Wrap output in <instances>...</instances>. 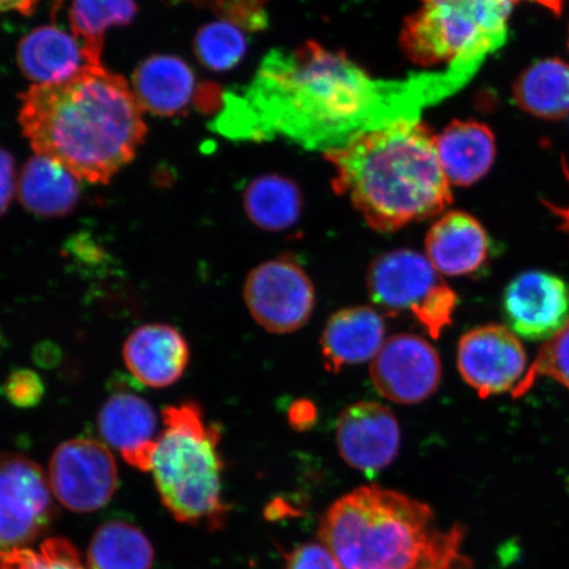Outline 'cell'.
<instances>
[{
	"label": "cell",
	"instance_id": "22",
	"mask_svg": "<svg viewBox=\"0 0 569 569\" xmlns=\"http://www.w3.org/2000/svg\"><path fill=\"white\" fill-rule=\"evenodd\" d=\"M21 204L36 216L66 217L80 202L78 178L51 159L36 156L28 161L18 182Z\"/></svg>",
	"mask_w": 569,
	"mask_h": 569
},
{
	"label": "cell",
	"instance_id": "26",
	"mask_svg": "<svg viewBox=\"0 0 569 569\" xmlns=\"http://www.w3.org/2000/svg\"><path fill=\"white\" fill-rule=\"evenodd\" d=\"M151 542L134 526L111 521L99 528L88 551L89 569H151Z\"/></svg>",
	"mask_w": 569,
	"mask_h": 569
},
{
	"label": "cell",
	"instance_id": "5",
	"mask_svg": "<svg viewBox=\"0 0 569 569\" xmlns=\"http://www.w3.org/2000/svg\"><path fill=\"white\" fill-rule=\"evenodd\" d=\"M162 423L151 467L162 503L177 521L220 528L229 511L222 495L220 427L191 401L163 409Z\"/></svg>",
	"mask_w": 569,
	"mask_h": 569
},
{
	"label": "cell",
	"instance_id": "30",
	"mask_svg": "<svg viewBox=\"0 0 569 569\" xmlns=\"http://www.w3.org/2000/svg\"><path fill=\"white\" fill-rule=\"evenodd\" d=\"M3 395L13 407L30 409L41 402L46 387L38 373L30 369H18L7 377Z\"/></svg>",
	"mask_w": 569,
	"mask_h": 569
},
{
	"label": "cell",
	"instance_id": "8",
	"mask_svg": "<svg viewBox=\"0 0 569 569\" xmlns=\"http://www.w3.org/2000/svg\"><path fill=\"white\" fill-rule=\"evenodd\" d=\"M243 295L254 322L272 333L302 329L316 308L315 284L291 256L283 254L253 268Z\"/></svg>",
	"mask_w": 569,
	"mask_h": 569
},
{
	"label": "cell",
	"instance_id": "14",
	"mask_svg": "<svg viewBox=\"0 0 569 569\" xmlns=\"http://www.w3.org/2000/svg\"><path fill=\"white\" fill-rule=\"evenodd\" d=\"M337 445L348 466L365 473L379 472L400 452V425L383 405L356 402L338 418Z\"/></svg>",
	"mask_w": 569,
	"mask_h": 569
},
{
	"label": "cell",
	"instance_id": "27",
	"mask_svg": "<svg viewBox=\"0 0 569 569\" xmlns=\"http://www.w3.org/2000/svg\"><path fill=\"white\" fill-rule=\"evenodd\" d=\"M194 53L204 68L227 71L243 60L248 49L244 28L220 19L206 24L194 39Z\"/></svg>",
	"mask_w": 569,
	"mask_h": 569
},
{
	"label": "cell",
	"instance_id": "23",
	"mask_svg": "<svg viewBox=\"0 0 569 569\" xmlns=\"http://www.w3.org/2000/svg\"><path fill=\"white\" fill-rule=\"evenodd\" d=\"M513 99L519 109L545 120L569 116V63L545 59L531 63L513 84Z\"/></svg>",
	"mask_w": 569,
	"mask_h": 569
},
{
	"label": "cell",
	"instance_id": "16",
	"mask_svg": "<svg viewBox=\"0 0 569 569\" xmlns=\"http://www.w3.org/2000/svg\"><path fill=\"white\" fill-rule=\"evenodd\" d=\"M128 371L144 386L162 389L173 386L187 371L190 348L173 326L151 323L139 327L123 346Z\"/></svg>",
	"mask_w": 569,
	"mask_h": 569
},
{
	"label": "cell",
	"instance_id": "12",
	"mask_svg": "<svg viewBox=\"0 0 569 569\" xmlns=\"http://www.w3.org/2000/svg\"><path fill=\"white\" fill-rule=\"evenodd\" d=\"M526 365L525 348L508 327H476L459 341V372L481 398L513 391L526 375Z\"/></svg>",
	"mask_w": 569,
	"mask_h": 569
},
{
	"label": "cell",
	"instance_id": "7",
	"mask_svg": "<svg viewBox=\"0 0 569 569\" xmlns=\"http://www.w3.org/2000/svg\"><path fill=\"white\" fill-rule=\"evenodd\" d=\"M369 297L390 317L409 312L433 339L452 323L458 296L426 256L397 249L377 256L367 276Z\"/></svg>",
	"mask_w": 569,
	"mask_h": 569
},
{
	"label": "cell",
	"instance_id": "24",
	"mask_svg": "<svg viewBox=\"0 0 569 569\" xmlns=\"http://www.w3.org/2000/svg\"><path fill=\"white\" fill-rule=\"evenodd\" d=\"M243 204L247 217L259 229L281 232L300 220L303 198L300 188L289 178L267 174L248 184Z\"/></svg>",
	"mask_w": 569,
	"mask_h": 569
},
{
	"label": "cell",
	"instance_id": "6",
	"mask_svg": "<svg viewBox=\"0 0 569 569\" xmlns=\"http://www.w3.org/2000/svg\"><path fill=\"white\" fill-rule=\"evenodd\" d=\"M405 21L401 47L416 66H445L476 76L507 44L517 0H419Z\"/></svg>",
	"mask_w": 569,
	"mask_h": 569
},
{
	"label": "cell",
	"instance_id": "2",
	"mask_svg": "<svg viewBox=\"0 0 569 569\" xmlns=\"http://www.w3.org/2000/svg\"><path fill=\"white\" fill-rule=\"evenodd\" d=\"M20 99L21 130L36 154L78 180L110 182L147 134L133 90L102 67L83 68L66 82L33 84Z\"/></svg>",
	"mask_w": 569,
	"mask_h": 569
},
{
	"label": "cell",
	"instance_id": "32",
	"mask_svg": "<svg viewBox=\"0 0 569 569\" xmlns=\"http://www.w3.org/2000/svg\"><path fill=\"white\" fill-rule=\"evenodd\" d=\"M16 187V161L10 152L0 148V217L9 210Z\"/></svg>",
	"mask_w": 569,
	"mask_h": 569
},
{
	"label": "cell",
	"instance_id": "9",
	"mask_svg": "<svg viewBox=\"0 0 569 569\" xmlns=\"http://www.w3.org/2000/svg\"><path fill=\"white\" fill-rule=\"evenodd\" d=\"M48 476L30 458L0 453V552L23 549L54 517Z\"/></svg>",
	"mask_w": 569,
	"mask_h": 569
},
{
	"label": "cell",
	"instance_id": "10",
	"mask_svg": "<svg viewBox=\"0 0 569 569\" xmlns=\"http://www.w3.org/2000/svg\"><path fill=\"white\" fill-rule=\"evenodd\" d=\"M49 486L63 507L89 513L109 503L118 488V467L111 451L98 440L77 438L56 448Z\"/></svg>",
	"mask_w": 569,
	"mask_h": 569
},
{
	"label": "cell",
	"instance_id": "28",
	"mask_svg": "<svg viewBox=\"0 0 569 569\" xmlns=\"http://www.w3.org/2000/svg\"><path fill=\"white\" fill-rule=\"evenodd\" d=\"M549 377L569 390V318L561 329L546 340L521 382L511 391L515 398L528 395L539 379Z\"/></svg>",
	"mask_w": 569,
	"mask_h": 569
},
{
	"label": "cell",
	"instance_id": "35",
	"mask_svg": "<svg viewBox=\"0 0 569 569\" xmlns=\"http://www.w3.org/2000/svg\"><path fill=\"white\" fill-rule=\"evenodd\" d=\"M39 0H0V12L17 11L21 16H32Z\"/></svg>",
	"mask_w": 569,
	"mask_h": 569
},
{
	"label": "cell",
	"instance_id": "1",
	"mask_svg": "<svg viewBox=\"0 0 569 569\" xmlns=\"http://www.w3.org/2000/svg\"><path fill=\"white\" fill-rule=\"evenodd\" d=\"M471 80L452 68L381 80L346 53L309 41L267 54L247 87L226 92L210 127L233 140L281 138L327 153L367 132L416 122Z\"/></svg>",
	"mask_w": 569,
	"mask_h": 569
},
{
	"label": "cell",
	"instance_id": "33",
	"mask_svg": "<svg viewBox=\"0 0 569 569\" xmlns=\"http://www.w3.org/2000/svg\"><path fill=\"white\" fill-rule=\"evenodd\" d=\"M316 416V409L309 402H297L290 409V422L296 429H309L315 423Z\"/></svg>",
	"mask_w": 569,
	"mask_h": 569
},
{
	"label": "cell",
	"instance_id": "31",
	"mask_svg": "<svg viewBox=\"0 0 569 569\" xmlns=\"http://www.w3.org/2000/svg\"><path fill=\"white\" fill-rule=\"evenodd\" d=\"M283 569H345L333 553L320 543H306L296 547L287 560Z\"/></svg>",
	"mask_w": 569,
	"mask_h": 569
},
{
	"label": "cell",
	"instance_id": "20",
	"mask_svg": "<svg viewBox=\"0 0 569 569\" xmlns=\"http://www.w3.org/2000/svg\"><path fill=\"white\" fill-rule=\"evenodd\" d=\"M133 94L141 109L153 116L174 117L187 109L196 96V74L177 56L148 57L133 73Z\"/></svg>",
	"mask_w": 569,
	"mask_h": 569
},
{
	"label": "cell",
	"instance_id": "25",
	"mask_svg": "<svg viewBox=\"0 0 569 569\" xmlns=\"http://www.w3.org/2000/svg\"><path fill=\"white\" fill-rule=\"evenodd\" d=\"M134 0H71L69 21L91 67H101L104 33L130 24L137 17Z\"/></svg>",
	"mask_w": 569,
	"mask_h": 569
},
{
	"label": "cell",
	"instance_id": "17",
	"mask_svg": "<svg viewBox=\"0 0 569 569\" xmlns=\"http://www.w3.org/2000/svg\"><path fill=\"white\" fill-rule=\"evenodd\" d=\"M426 258L440 274H473L487 264L490 239L483 226L471 213H442L430 227L425 240Z\"/></svg>",
	"mask_w": 569,
	"mask_h": 569
},
{
	"label": "cell",
	"instance_id": "36",
	"mask_svg": "<svg viewBox=\"0 0 569 569\" xmlns=\"http://www.w3.org/2000/svg\"><path fill=\"white\" fill-rule=\"evenodd\" d=\"M529 2L542 6L543 9L552 12L553 16L560 17L563 13L566 0H529Z\"/></svg>",
	"mask_w": 569,
	"mask_h": 569
},
{
	"label": "cell",
	"instance_id": "3",
	"mask_svg": "<svg viewBox=\"0 0 569 569\" xmlns=\"http://www.w3.org/2000/svg\"><path fill=\"white\" fill-rule=\"evenodd\" d=\"M326 159L333 168V190L350 198L376 231L396 232L437 218L452 203L436 134L421 120L361 134Z\"/></svg>",
	"mask_w": 569,
	"mask_h": 569
},
{
	"label": "cell",
	"instance_id": "21",
	"mask_svg": "<svg viewBox=\"0 0 569 569\" xmlns=\"http://www.w3.org/2000/svg\"><path fill=\"white\" fill-rule=\"evenodd\" d=\"M18 63L36 84L66 82L91 67L80 41L56 26H42L26 34L18 47Z\"/></svg>",
	"mask_w": 569,
	"mask_h": 569
},
{
	"label": "cell",
	"instance_id": "18",
	"mask_svg": "<svg viewBox=\"0 0 569 569\" xmlns=\"http://www.w3.org/2000/svg\"><path fill=\"white\" fill-rule=\"evenodd\" d=\"M386 323L366 306L341 309L326 323L320 347L327 371L373 360L386 343Z\"/></svg>",
	"mask_w": 569,
	"mask_h": 569
},
{
	"label": "cell",
	"instance_id": "11",
	"mask_svg": "<svg viewBox=\"0 0 569 569\" xmlns=\"http://www.w3.org/2000/svg\"><path fill=\"white\" fill-rule=\"evenodd\" d=\"M371 379L387 400L415 405L429 400L442 381V362L436 348L415 333L386 340L371 362Z\"/></svg>",
	"mask_w": 569,
	"mask_h": 569
},
{
	"label": "cell",
	"instance_id": "34",
	"mask_svg": "<svg viewBox=\"0 0 569 569\" xmlns=\"http://www.w3.org/2000/svg\"><path fill=\"white\" fill-rule=\"evenodd\" d=\"M561 167H563L566 181L569 184V166L565 159L561 160ZM545 204L546 208L549 209L550 212L553 213V216L559 219V229L569 234V204L557 206L551 202H545Z\"/></svg>",
	"mask_w": 569,
	"mask_h": 569
},
{
	"label": "cell",
	"instance_id": "19",
	"mask_svg": "<svg viewBox=\"0 0 569 569\" xmlns=\"http://www.w3.org/2000/svg\"><path fill=\"white\" fill-rule=\"evenodd\" d=\"M440 167L448 182L457 187H472L492 169L497 147L492 130L476 120H455L436 134Z\"/></svg>",
	"mask_w": 569,
	"mask_h": 569
},
{
	"label": "cell",
	"instance_id": "4",
	"mask_svg": "<svg viewBox=\"0 0 569 569\" xmlns=\"http://www.w3.org/2000/svg\"><path fill=\"white\" fill-rule=\"evenodd\" d=\"M319 538L345 569H472L459 526L440 529L429 505L377 486L333 502Z\"/></svg>",
	"mask_w": 569,
	"mask_h": 569
},
{
	"label": "cell",
	"instance_id": "15",
	"mask_svg": "<svg viewBox=\"0 0 569 569\" xmlns=\"http://www.w3.org/2000/svg\"><path fill=\"white\" fill-rule=\"evenodd\" d=\"M98 429L128 465L151 472L161 432L158 416L144 398L126 391L112 395L99 411Z\"/></svg>",
	"mask_w": 569,
	"mask_h": 569
},
{
	"label": "cell",
	"instance_id": "13",
	"mask_svg": "<svg viewBox=\"0 0 569 569\" xmlns=\"http://www.w3.org/2000/svg\"><path fill=\"white\" fill-rule=\"evenodd\" d=\"M503 311L516 336L549 340L569 318V284L557 274L529 270L508 284Z\"/></svg>",
	"mask_w": 569,
	"mask_h": 569
},
{
	"label": "cell",
	"instance_id": "29",
	"mask_svg": "<svg viewBox=\"0 0 569 569\" xmlns=\"http://www.w3.org/2000/svg\"><path fill=\"white\" fill-rule=\"evenodd\" d=\"M0 569H88L80 552L63 538H51L38 550L16 549L0 552Z\"/></svg>",
	"mask_w": 569,
	"mask_h": 569
}]
</instances>
